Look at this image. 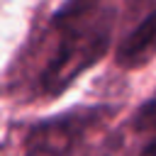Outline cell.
Instances as JSON below:
<instances>
[{
    "label": "cell",
    "instance_id": "1",
    "mask_svg": "<svg viewBox=\"0 0 156 156\" xmlns=\"http://www.w3.org/2000/svg\"><path fill=\"white\" fill-rule=\"evenodd\" d=\"M110 17H85L73 24L56 27L61 32L58 49L41 73V93L58 95L63 93L85 68L98 63L110 46Z\"/></svg>",
    "mask_w": 156,
    "mask_h": 156
},
{
    "label": "cell",
    "instance_id": "2",
    "mask_svg": "<svg viewBox=\"0 0 156 156\" xmlns=\"http://www.w3.org/2000/svg\"><path fill=\"white\" fill-rule=\"evenodd\" d=\"M110 115L105 107H78L34 124L24 139V156H68L83 134Z\"/></svg>",
    "mask_w": 156,
    "mask_h": 156
},
{
    "label": "cell",
    "instance_id": "3",
    "mask_svg": "<svg viewBox=\"0 0 156 156\" xmlns=\"http://www.w3.org/2000/svg\"><path fill=\"white\" fill-rule=\"evenodd\" d=\"M156 54V10L141 20V24L124 37L117 49V63L122 68H139Z\"/></svg>",
    "mask_w": 156,
    "mask_h": 156
},
{
    "label": "cell",
    "instance_id": "4",
    "mask_svg": "<svg viewBox=\"0 0 156 156\" xmlns=\"http://www.w3.org/2000/svg\"><path fill=\"white\" fill-rule=\"evenodd\" d=\"M95 7H98V0H66V5L54 15V27L80 22V20L90 17L95 12Z\"/></svg>",
    "mask_w": 156,
    "mask_h": 156
},
{
    "label": "cell",
    "instance_id": "5",
    "mask_svg": "<svg viewBox=\"0 0 156 156\" xmlns=\"http://www.w3.org/2000/svg\"><path fill=\"white\" fill-rule=\"evenodd\" d=\"M129 5L134 10H141V7H154L156 10V0H129Z\"/></svg>",
    "mask_w": 156,
    "mask_h": 156
},
{
    "label": "cell",
    "instance_id": "6",
    "mask_svg": "<svg viewBox=\"0 0 156 156\" xmlns=\"http://www.w3.org/2000/svg\"><path fill=\"white\" fill-rule=\"evenodd\" d=\"M139 156H156V146H154V149H144Z\"/></svg>",
    "mask_w": 156,
    "mask_h": 156
}]
</instances>
